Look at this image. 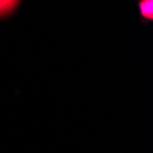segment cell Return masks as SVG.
I'll return each instance as SVG.
<instances>
[{
  "mask_svg": "<svg viewBox=\"0 0 153 153\" xmlns=\"http://www.w3.org/2000/svg\"><path fill=\"white\" fill-rule=\"evenodd\" d=\"M153 2L151 0H145V1H140L138 3V7H140V12L141 18L146 19L147 20H152L153 19V11H152Z\"/></svg>",
  "mask_w": 153,
  "mask_h": 153,
  "instance_id": "obj_1",
  "label": "cell"
},
{
  "mask_svg": "<svg viewBox=\"0 0 153 153\" xmlns=\"http://www.w3.org/2000/svg\"><path fill=\"white\" fill-rule=\"evenodd\" d=\"M15 1H0V17L7 16L16 7Z\"/></svg>",
  "mask_w": 153,
  "mask_h": 153,
  "instance_id": "obj_2",
  "label": "cell"
}]
</instances>
